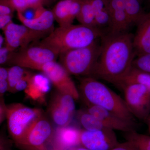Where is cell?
Wrapping results in <instances>:
<instances>
[{
	"label": "cell",
	"mask_w": 150,
	"mask_h": 150,
	"mask_svg": "<svg viewBox=\"0 0 150 150\" xmlns=\"http://www.w3.org/2000/svg\"><path fill=\"white\" fill-rule=\"evenodd\" d=\"M129 32L106 33L101 38L99 59L92 77L117 86L132 67L136 54Z\"/></svg>",
	"instance_id": "6da1fadb"
},
{
	"label": "cell",
	"mask_w": 150,
	"mask_h": 150,
	"mask_svg": "<svg viewBox=\"0 0 150 150\" xmlns=\"http://www.w3.org/2000/svg\"><path fill=\"white\" fill-rule=\"evenodd\" d=\"M104 34L102 30L96 28L81 24H72L54 28L38 43L60 55L70 50L89 46Z\"/></svg>",
	"instance_id": "7a4b0ae2"
},
{
	"label": "cell",
	"mask_w": 150,
	"mask_h": 150,
	"mask_svg": "<svg viewBox=\"0 0 150 150\" xmlns=\"http://www.w3.org/2000/svg\"><path fill=\"white\" fill-rule=\"evenodd\" d=\"M80 90L87 105L102 108L126 121L135 122V118L129 111L124 99L96 78H82Z\"/></svg>",
	"instance_id": "3957f363"
},
{
	"label": "cell",
	"mask_w": 150,
	"mask_h": 150,
	"mask_svg": "<svg viewBox=\"0 0 150 150\" xmlns=\"http://www.w3.org/2000/svg\"><path fill=\"white\" fill-rule=\"evenodd\" d=\"M97 40L89 46L60 54L59 63L70 75L92 76L100 52Z\"/></svg>",
	"instance_id": "277c9868"
},
{
	"label": "cell",
	"mask_w": 150,
	"mask_h": 150,
	"mask_svg": "<svg viewBox=\"0 0 150 150\" xmlns=\"http://www.w3.org/2000/svg\"><path fill=\"white\" fill-rule=\"evenodd\" d=\"M42 115L40 109L31 108L21 103L7 106L8 128L16 144L21 140L32 124Z\"/></svg>",
	"instance_id": "5b68a950"
},
{
	"label": "cell",
	"mask_w": 150,
	"mask_h": 150,
	"mask_svg": "<svg viewBox=\"0 0 150 150\" xmlns=\"http://www.w3.org/2000/svg\"><path fill=\"white\" fill-rule=\"evenodd\" d=\"M59 56L51 48L37 43L13 52L8 64L36 70L40 65L56 62Z\"/></svg>",
	"instance_id": "8992f818"
},
{
	"label": "cell",
	"mask_w": 150,
	"mask_h": 150,
	"mask_svg": "<svg viewBox=\"0 0 150 150\" xmlns=\"http://www.w3.org/2000/svg\"><path fill=\"white\" fill-rule=\"evenodd\" d=\"M121 89L126 106L135 118L146 121L150 114V91L144 86L130 84Z\"/></svg>",
	"instance_id": "52a82bcc"
},
{
	"label": "cell",
	"mask_w": 150,
	"mask_h": 150,
	"mask_svg": "<svg viewBox=\"0 0 150 150\" xmlns=\"http://www.w3.org/2000/svg\"><path fill=\"white\" fill-rule=\"evenodd\" d=\"M36 70L43 73L51 81L59 92L69 95L75 100L79 98V92L71 77L63 66L56 62L40 65Z\"/></svg>",
	"instance_id": "ba28073f"
},
{
	"label": "cell",
	"mask_w": 150,
	"mask_h": 150,
	"mask_svg": "<svg viewBox=\"0 0 150 150\" xmlns=\"http://www.w3.org/2000/svg\"><path fill=\"white\" fill-rule=\"evenodd\" d=\"M53 132L51 124L42 115L30 127L16 144L26 150H48L46 144L51 139Z\"/></svg>",
	"instance_id": "9c48e42d"
},
{
	"label": "cell",
	"mask_w": 150,
	"mask_h": 150,
	"mask_svg": "<svg viewBox=\"0 0 150 150\" xmlns=\"http://www.w3.org/2000/svg\"><path fill=\"white\" fill-rule=\"evenodd\" d=\"M3 30L5 36L4 45L13 52L20 47L25 48L29 46L30 43L36 42L50 33L36 31L24 25L15 23L13 21Z\"/></svg>",
	"instance_id": "30bf717a"
},
{
	"label": "cell",
	"mask_w": 150,
	"mask_h": 150,
	"mask_svg": "<svg viewBox=\"0 0 150 150\" xmlns=\"http://www.w3.org/2000/svg\"><path fill=\"white\" fill-rule=\"evenodd\" d=\"M115 131L105 129L81 130V144L91 150H110L118 144Z\"/></svg>",
	"instance_id": "8fae6325"
},
{
	"label": "cell",
	"mask_w": 150,
	"mask_h": 150,
	"mask_svg": "<svg viewBox=\"0 0 150 150\" xmlns=\"http://www.w3.org/2000/svg\"><path fill=\"white\" fill-rule=\"evenodd\" d=\"M75 100L69 95L61 93L55 95L49 110L52 119L59 126L69 125L75 112Z\"/></svg>",
	"instance_id": "7c38bea8"
},
{
	"label": "cell",
	"mask_w": 150,
	"mask_h": 150,
	"mask_svg": "<svg viewBox=\"0 0 150 150\" xmlns=\"http://www.w3.org/2000/svg\"><path fill=\"white\" fill-rule=\"evenodd\" d=\"M87 105L86 110L98 118L106 128L126 133L136 131V122L126 121L102 108L91 105Z\"/></svg>",
	"instance_id": "4fadbf2b"
},
{
	"label": "cell",
	"mask_w": 150,
	"mask_h": 150,
	"mask_svg": "<svg viewBox=\"0 0 150 150\" xmlns=\"http://www.w3.org/2000/svg\"><path fill=\"white\" fill-rule=\"evenodd\" d=\"M17 17L22 24L36 31L51 33L54 28L55 19L52 11L48 10L44 7L36 9L32 18H28L20 12H17Z\"/></svg>",
	"instance_id": "5bb4252c"
},
{
	"label": "cell",
	"mask_w": 150,
	"mask_h": 150,
	"mask_svg": "<svg viewBox=\"0 0 150 150\" xmlns=\"http://www.w3.org/2000/svg\"><path fill=\"white\" fill-rule=\"evenodd\" d=\"M81 130L74 126H59L53 132L52 139L54 148L68 150L81 144Z\"/></svg>",
	"instance_id": "9a60e30c"
},
{
	"label": "cell",
	"mask_w": 150,
	"mask_h": 150,
	"mask_svg": "<svg viewBox=\"0 0 150 150\" xmlns=\"http://www.w3.org/2000/svg\"><path fill=\"white\" fill-rule=\"evenodd\" d=\"M110 24L108 33L117 34L129 32L131 28L123 0H108Z\"/></svg>",
	"instance_id": "2e32d148"
},
{
	"label": "cell",
	"mask_w": 150,
	"mask_h": 150,
	"mask_svg": "<svg viewBox=\"0 0 150 150\" xmlns=\"http://www.w3.org/2000/svg\"><path fill=\"white\" fill-rule=\"evenodd\" d=\"M133 36V45L137 56L150 54V11L145 13L137 25Z\"/></svg>",
	"instance_id": "e0dca14e"
},
{
	"label": "cell",
	"mask_w": 150,
	"mask_h": 150,
	"mask_svg": "<svg viewBox=\"0 0 150 150\" xmlns=\"http://www.w3.org/2000/svg\"><path fill=\"white\" fill-rule=\"evenodd\" d=\"M51 82L44 74H32L24 90L25 93L32 100L44 103L46 94L51 89Z\"/></svg>",
	"instance_id": "ac0fdd59"
},
{
	"label": "cell",
	"mask_w": 150,
	"mask_h": 150,
	"mask_svg": "<svg viewBox=\"0 0 150 150\" xmlns=\"http://www.w3.org/2000/svg\"><path fill=\"white\" fill-rule=\"evenodd\" d=\"M90 1L95 14V27L103 32V29L106 28L108 31L110 24L108 0H90Z\"/></svg>",
	"instance_id": "d6986e66"
},
{
	"label": "cell",
	"mask_w": 150,
	"mask_h": 150,
	"mask_svg": "<svg viewBox=\"0 0 150 150\" xmlns=\"http://www.w3.org/2000/svg\"><path fill=\"white\" fill-rule=\"evenodd\" d=\"M133 83L144 86L150 91V74L132 67L117 87L121 89L123 86Z\"/></svg>",
	"instance_id": "ffe728a7"
},
{
	"label": "cell",
	"mask_w": 150,
	"mask_h": 150,
	"mask_svg": "<svg viewBox=\"0 0 150 150\" xmlns=\"http://www.w3.org/2000/svg\"><path fill=\"white\" fill-rule=\"evenodd\" d=\"M71 1L72 0H61L56 4L52 10L54 19L60 27L70 25L69 20Z\"/></svg>",
	"instance_id": "44dd1931"
},
{
	"label": "cell",
	"mask_w": 150,
	"mask_h": 150,
	"mask_svg": "<svg viewBox=\"0 0 150 150\" xmlns=\"http://www.w3.org/2000/svg\"><path fill=\"white\" fill-rule=\"evenodd\" d=\"M126 14L131 27L137 25L145 13L139 0H123Z\"/></svg>",
	"instance_id": "7402d4cb"
},
{
	"label": "cell",
	"mask_w": 150,
	"mask_h": 150,
	"mask_svg": "<svg viewBox=\"0 0 150 150\" xmlns=\"http://www.w3.org/2000/svg\"><path fill=\"white\" fill-rule=\"evenodd\" d=\"M17 12L23 13L29 9H36L44 7L53 0H4Z\"/></svg>",
	"instance_id": "603a6c76"
},
{
	"label": "cell",
	"mask_w": 150,
	"mask_h": 150,
	"mask_svg": "<svg viewBox=\"0 0 150 150\" xmlns=\"http://www.w3.org/2000/svg\"><path fill=\"white\" fill-rule=\"evenodd\" d=\"M76 19L80 24L96 28L95 24L94 12L90 0H82L80 10Z\"/></svg>",
	"instance_id": "cb8c5ba5"
},
{
	"label": "cell",
	"mask_w": 150,
	"mask_h": 150,
	"mask_svg": "<svg viewBox=\"0 0 150 150\" xmlns=\"http://www.w3.org/2000/svg\"><path fill=\"white\" fill-rule=\"evenodd\" d=\"M78 117L80 123L84 130L94 131L108 129L98 118L86 110L80 112Z\"/></svg>",
	"instance_id": "d4e9b609"
},
{
	"label": "cell",
	"mask_w": 150,
	"mask_h": 150,
	"mask_svg": "<svg viewBox=\"0 0 150 150\" xmlns=\"http://www.w3.org/2000/svg\"><path fill=\"white\" fill-rule=\"evenodd\" d=\"M27 72L25 68L18 66H13L8 69V91L14 93L17 83L24 77Z\"/></svg>",
	"instance_id": "484cf974"
},
{
	"label": "cell",
	"mask_w": 150,
	"mask_h": 150,
	"mask_svg": "<svg viewBox=\"0 0 150 150\" xmlns=\"http://www.w3.org/2000/svg\"><path fill=\"white\" fill-rule=\"evenodd\" d=\"M127 139L131 141L139 150H150V137L137 133L136 131L129 132Z\"/></svg>",
	"instance_id": "4316f807"
},
{
	"label": "cell",
	"mask_w": 150,
	"mask_h": 150,
	"mask_svg": "<svg viewBox=\"0 0 150 150\" xmlns=\"http://www.w3.org/2000/svg\"><path fill=\"white\" fill-rule=\"evenodd\" d=\"M133 67L150 74V54L137 56L133 62Z\"/></svg>",
	"instance_id": "83f0119b"
},
{
	"label": "cell",
	"mask_w": 150,
	"mask_h": 150,
	"mask_svg": "<svg viewBox=\"0 0 150 150\" xmlns=\"http://www.w3.org/2000/svg\"><path fill=\"white\" fill-rule=\"evenodd\" d=\"M13 51H11L5 46L0 48V64L4 65L8 64L11 54Z\"/></svg>",
	"instance_id": "f1b7e54d"
},
{
	"label": "cell",
	"mask_w": 150,
	"mask_h": 150,
	"mask_svg": "<svg viewBox=\"0 0 150 150\" xmlns=\"http://www.w3.org/2000/svg\"><path fill=\"white\" fill-rule=\"evenodd\" d=\"M15 10L4 0H0V16L13 15Z\"/></svg>",
	"instance_id": "f546056e"
},
{
	"label": "cell",
	"mask_w": 150,
	"mask_h": 150,
	"mask_svg": "<svg viewBox=\"0 0 150 150\" xmlns=\"http://www.w3.org/2000/svg\"><path fill=\"white\" fill-rule=\"evenodd\" d=\"M110 150H138L135 145L131 142L128 141L124 143H119L114 148Z\"/></svg>",
	"instance_id": "4dcf8cb0"
},
{
	"label": "cell",
	"mask_w": 150,
	"mask_h": 150,
	"mask_svg": "<svg viewBox=\"0 0 150 150\" xmlns=\"http://www.w3.org/2000/svg\"><path fill=\"white\" fill-rule=\"evenodd\" d=\"M13 15L0 16V28L4 30L9 23L13 21Z\"/></svg>",
	"instance_id": "1f68e13d"
},
{
	"label": "cell",
	"mask_w": 150,
	"mask_h": 150,
	"mask_svg": "<svg viewBox=\"0 0 150 150\" xmlns=\"http://www.w3.org/2000/svg\"><path fill=\"white\" fill-rule=\"evenodd\" d=\"M7 106H6L3 98L1 99V105H0V121L1 123L3 122L5 118H6Z\"/></svg>",
	"instance_id": "d6a6232c"
},
{
	"label": "cell",
	"mask_w": 150,
	"mask_h": 150,
	"mask_svg": "<svg viewBox=\"0 0 150 150\" xmlns=\"http://www.w3.org/2000/svg\"><path fill=\"white\" fill-rule=\"evenodd\" d=\"M0 150H12L8 140L3 136H1L0 139Z\"/></svg>",
	"instance_id": "836d02e7"
},
{
	"label": "cell",
	"mask_w": 150,
	"mask_h": 150,
	"mask_svg": "<svg viewBox=\"0 0 150 150\" xmlns=\"http://www.w3.org/2000/svg\"><path fill=\"white\" fill-rule=\"evenodd\" d=\"M8 79H0V93L2 96L7 91H8Z\"/></svg>",
	"instance_id": "e575fe53"
},
{
	"label": "cell",
	"mask_w": 150,
	"mask_h": 150,
	"mask_svg": "<svg viewBox=\"0 0 150 150\" xmlns=\"http://www.w3.org/2000/svg\"><path fill=\"white\" fill-rule=\"evenodd\" d=\"M68 150H91L87 149V148L85 147H80L78 146L75 147L71 148L69 149Z\"/></svg>",
	"instance_id": "d590c367"
},
{
	"label": "cell",
	"mask_w": 150,
	"mask_h": 150,
	"mask_svg": "<svg viewBox=\"0 0 150 150\" xmlns=\"http://www.w3.org/2000/svg\"><path fill=\"white\" fill-rule=\"evenodd\" d=\"M145 121H146L147 126L148 130H149V132L150 133V114Z\"/></svg>",
	"instance_id": "8d00e7d4"
},
{
	"label": "cell",
	"mask_w": 150,
	"mask_h": 150,
	"mask_svg": "<svg viewBox=\"0 0 150 150\" xmlns=\"http://www.w3.org/2000/svg\"><path fill=\"white\" fill-rule=\"evenodd\" d=\"M4 41H5V38L1 34L0 35V48H2L3 47V44L4 43Z\"/></svg>",
	"instance_id": "74e56055"
},
{
	"label": "cell",
	"mask_w": 150,
	"mask_h": 150,
	"mask_svg": "<svg viewBox=\"0 0 150 150\" xmlns=\"http://www.w3.org/2000/svg\"><path fill=\"white\" fill-rule=\"evenodd\" d=\"M52 150H58L57 149H54V148H53V149Z\"/></svg>",
	"instance_id": "f35d334b"
},
{
	"label": "cell",
	"mask_w": 150,
	"mask_h": 150,
	"mask_svg": "<svg viewBox=\"0 0 150 150\" xmlns=\"http://www.w3.org/2000/svg\"><path fill=\"white\" fill-rule=\"evenodd\" d=\"M139 1H140L141 2V1H142V0H139Z\"/></svg>",
	"instance_id": "ab89813d"
},
{
	"label": "cell",
	"mask_w": 150,
	"mask_h": 150,
	"mask_svg": "<svg viewBox=\"0 0 150 150\" xmlns=\"http://www.w3.org/2000/svg\"></svg>",
	"instance_id": "60d3db41"
}]
</instances>
